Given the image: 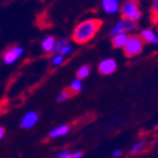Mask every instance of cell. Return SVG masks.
I'll return each instance as SVG.
<instances>
[{
	"label": "cell",
	"mask_w": 158,
	"mask_h": 158,
	"mask_svg": "<svg viewBox=\"0 0 158 158\" xmlns=\"http://www.w3.org/2000/svg\"><path fill=\"white\" fill-rule=\"evenodd\" d=\"M56 158H73V156H72V153L69 149H64L56 156Z\"/></svg>",
	"instance_id": "21"
},
{
	"label": "cell",
	"mask_w": 158,
	"mask_h": 158,
	"mask_svg": "<svg viewBox=\"0 0 158 158\" xmlns=\"http://www.w3.org/2000/svg\"><path fill=\"white\" fill-rule=\"evenodd\" d=\"M90 73H91V66L87 65V64H83V65H81L77 69V79H80L82 81V80L86 79V77L90 75Z\"/></svg>",
	"instance_id": "13"
},
{
	"label": "cell",
	"mask_w": 158,
	"mask_h": 158,
	"mask_svg": "<svg viewBox=\"0 0 158 158\" xmlns=\"http://www.w3.org/2000/svg\"><path fill=\"white\" fill-rule=\"evenodd\" d=\"M129 38L128 33H118L112 37V45L115 49H123L127 43V40Z\"/></svg>",
	"instance_id": "11"
},
{
	"label": "cell",
	"mask_w": 158,
	"mask_h": 158,
	"mask_svg": "<svg viewBox=\"0 0 158 158\" xmlns=\"http://www.w3.org/2000/svg\"><path fill=\"white\" fill-rule=\"evenodd\" d=\"M68 43H69V39H68V38H62V39L58 40L56 48H54V51H53V54H54V53H58L59 51H60L61 49L64 47V45L68 44Z\"/></svg>",
	"instance_id": "19"
},
{
	"label": "cell",
	"mask_w": 158,
	"mask_h": 158,
	"mask_svg": "<svg viewBox=\"0 0 158 158\" xmlns=\"http://www.w3.org/2000/svg\"><path fill=\"white\" fill-rule=\"evenodd\" d=\"M144 50V41L139 37V34H129L127 43L123 48L124 54L127 58H135L139 56Z\"/></svg>",
	"instance_id": "2"
},
{
	"label": "cell",
	"mask_w": 158,
	"mask_h": 158,
	"mask_svg": "<svg viewBox=\"0 0 158 158\" xmlns=\"http://www.w3.org/2000/svg\"><path fill=\"white\" fill-rule=\"evenodd\" d=\"M112 155H113V157H119V156H122V150H119V149H115L112 153Z\"/></svg>",
	"instance_id": "23"
},
{
	"label": "cell",
	"mask_w": 158,
	"mask_h": 158,
	"mask_svg": "<svg viewBox=\"0 0 158 158\" xmlns=\"http://www.w3.org/2000/svg\"><path fill=\"white\" fill-rule=\"evenodd\" d=\"M137 30V22H134L128 19H121L118 22H116L113 28L110 31V35L114 37L118 33H132Z\"/></svg>",
	"instance_id": "4"
},
{
	"label": "cell",
	"mask_w": 158,
	"mask_h": 158,
	"mask_svg": "<svg viewBox=\"0 0 158 158\" xmlns=\"http://www.w3.org/2000/svg\"><path fill=\"white\" fill-rule=\"evenodd\" d=\"M72 156H73V158H82L83 153L82 152H74V153H72Z\"/></svg>",
	"instance_id": "22"
},
{
	"label": "cell",
	"mask_w": 158,
	"mask_h": 158,
	"mask_svg": "<svg viewBox=\"0 0 158 158\" xmlns=\"http://www.w3.org/2000/svg\"><path fill=\"white\" fill-rule=\"evenodd\" d=\"M146 145H147V142H146V140H144V139L138 140V142H136L134 145L132 146V148H131V154H132V155H136V154L140 153L142 150H144Z\"/></svg>",
	"instance_id": "15"
},
{
	"label": "cell",
	"mask_w": 158,
	"mask_h": 158,
	"mask_svg": "<svg viewBox=\"0 0 158 158\" xmlns=\"http://www.w3.org/2000/svg\"><path fill=\"white\" fill-rule=\"evenodd\" d=\"M69 132H70V127L68 125H60V126H56V128H53L51 131L49 137L50 138H58L61 136H65Z\"/></svg>",
	"instance_id": "12"
},
{
	"label": "cell",
	"mask_w": 158,
	"mask_h": 158,
	"mask_svg": "<svg viewBox=\"0 0 158 158\" xmlns=\"http://www.w3.org/2000/svg\"><path fill=\"white\" fill-rule=\"evenodd\" d=\"M150 15L155 23H158V0H153L150 6Z\"/></svg>",
	"instance_id": "16"
},
{
	"label": "cell",
	"mask_w": 158,
	"mask_h": 158,
	"mask_svg": "<svg viewBox=\"0 0 158 158\" xmlns=\"http://www.w3.org/2000/svg\"><path fill=\"white\" fill-rule=\"evenodd\" d=\"M101 27H102V21L100 19L91 18L83 20L74 28L72 39L75 43L84 44V43L91 41L98 34Z\"/></svg>",
	"instance_id": "1"
},
{
	"label": "cell",
	"mask_w": 158,
	"mask_h": 158,
	"mask_svg": "<svg viewBox=\"0 0 158 158\" xmlns=\"http://www.w3.org/2000/svg\"><path fill=\"white\" fill-rule=\"evenodd\" d=\"M139 37L144 41V43H150V44H158V34L152 28H146L139 32Z\"/></svg>",
	"instance_id": "9"
},
{
	"label": "cell",
	"mask_w": 158,
	"mask_h": 158,
	"mask_svg": "<svg viewBox=\"0 0 158 158\" xmlns=\"http://www.w3.org/2000/svg\"><path fill=\"white\" fill-rule=\"evenodd\" d=\"M117 69V62L113 58H106L103 59L98 63V70L102 75H111Z\"/></svg>",
	"instance_id": "6"
},
{
	"label": "cell",
	"mask_w": 158,
	"mask_h": 158,
	"mask_svg": "<svg viewBox=\"0 0 158 158\" xmlns=\"http://www.w3.org/2000/svg\"><path fill=\"white\" fill-rule=\"evenodd\" d=\"M24 53V49L20 45H13V47L9 48L8 50L3 53L2 60L6 64L11 65V64H15L19 59L21 58L22 54Z\"/></svg>",
	"instance_id": "5"
},
{
	"label": "cell",
	"mask_w": 158,
	"mask_h": 158,
	"mask_svg": "<svg viewBox=\"0 0 158 158\" xmlns=\"http://www.w3.org/2000/svg\"><path fill=\"white\" fill-rule=\"evenodd\" d=\"M119 12L124 19H128L134 22L139 21L142 19V11L136 1H125L123 5H121Z\"/></svg>",
	"instance_id": "3"
},
{
	"label": "cell",
	"mask_w": 158,
	"mask_h": 158,
	"mask_svg": "<svg viewBox=\"0 0 158 158\" xmlns=\"http://www.w3.org/2000/svg\"><path fill=\"white\" fill-rule=\"evenodd\" d=\"M70 96H71V92H70V90H62L61 92L58 93L56 101L58 103H63V102H65Z\"/></svg>",
	"instance_id": "18"
},
{
	"label": "cell",
	"mask_w": 158,
	"mask_h": 158,
	"mask_svg": "<svg viewBox=\"0 0 158 158\" xmlns=\"http://www.w3.org/2000/svg\"><path fill=\"white\" fill-rule=\"evenodd\" d=\"M64 60H65V56H61L59 53H54L51 58V64L53 66H60L64 63Z\"/></svg>",
	"instance_id": "17"
},
{
	"label": "cell",
	"mask_w": 158,
	"mask_h": 158,
	"mask_svg": "<svg viewBox=\"0 0 158 158\" xmlns=\"http://www.w3.org/2000/svg\"><path fill=\"white\" fill-rule=\"evenodd\" d=\"M124 1H136V0H124Z\"/></svg>",
	"instance_id": "25"
},
{
	"label": "cell",
	"mask_w": 158,
	"mask_h": 158,
	"mask_svg": "<svg viewBox=\"0 0 158 158\" xmlns=\"http://www.w3.org/2000/svg\"><path fill=\"white\" fill-rule=\"evenodd\" d=\"M3 136H5V128L2 126H0V140L2 139Z\"/></svg>",
	"instance_id": "24"
},
{
	"label": "cell",
	"mask_w": 158,
	"mask_h": 158,
	"mask_svg": "<svg viewBox=\"0 0 158 158\" xmlns=\"http://www.w3.org/2000/svg\"><path fill=\"white\" fill-rule=\"evenodd\" d=\"M72 51H73V47H72L70 43H68L66 45H64L62 49H61L60 51H59V54H61V56H69V54H71Z\"/></svg>",
	"instance_id": "20"
},
{
	"label": "cell",
	"mask_w": 158,
	"mask_h": 158,
	"mask_svg": "<svg viewBox=\"0 0 158 158\" xmlns=\"http://www.w3.org/2000/svg\"><path fill=\"white\" fill-rule=\"evenodd\" d=\"M156 128H157V129H158V124H157V126H156Z\"/></svg>",
	"instance_id": "26"
},
{
	"label": "cell",
	"mask_w": 158,
	"mask_h": 158,
	"mask_svg": "<svg viewBox=\"0 0 158 158\" xmlns=\"http://www.w3.org/2000/svg\"><path fill=\"white\" fill-rule=\"evenodd\" d=\"M38 121H39V114L34 111L27 112L23 115V117L21 118V123H20V126L24 129H30L37 124Z\"/></svg>",
	"instance_id": "7"
},
{
	"label": "cell",
	"mask_w": 158,
	"mask_h": 158,
	"mask_svg": "<svg viewBox=\"0 0 158 158\" xmlns=\"http://www.w3.org/2000/svg\"><path fill=\"white\" fill-rule=\"evenodd\" d=\"M101 6H102L103 11L107 15H115L121 10L119 0H102Z\"/></svg>",
	"instance_id": "8"
},
{
	"label": "cell",
	"mask_w": 158,
	"mask_h": 158,
	"mask_svg": "<svg viewBox=\"0 0 158 158\" xmlns=\"http://www.w3.org/2000/svg\"><path fill=\"white\" fill-rule=\"evenodd\" d=\"M82 87H83V83L80 79H75L72 80L71 83H70V87H69V90L71 93H74V94H77V93H80L82 91Z\"/></svg>",
	"instance_id": "14"
},
{
	"label": "cell",
	"mask_w": 158,
	"mask_h": 158,
	"mask_svg": "<svg viewBox=\"0 0 158 158\" xmlns=\"http://www.w3.org/2000/svg\"><path fill=\"white\" fill-rule=\"evenodd\" d=\"M56 42H58V40H56V37L48 35V37H45L44 39L41 41V48H42V50L44 51L45 53H53L54 48H56Z\"/></svg>",
	"instance_id": "10"
}]
</instances>
